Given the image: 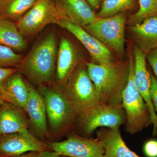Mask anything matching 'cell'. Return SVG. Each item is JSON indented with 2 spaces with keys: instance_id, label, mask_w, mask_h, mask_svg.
Here are the masks:
<instances>
[{
  "instance_id": "484cf974",
  "label": "cell",
  "mask_w": 157,
  "mask_h": 157,
  "mask_svg": "<svg viewBox=\"0 0 157 157\" xmlns=\"http://www.w3.org/2000/svg\"><path fill=\"white\" fill-rule=\"evenodd\" d=\"M146 59L154 73L157 80V48L146 54Z\"/></svg>"
},
{
  "instance_id": "2e32d148",
  "label": "cell",
  "mask_w": 157,
  "mask_h": 157,
  "mask_svg": "<svg viewBox=\"0 0 157 157\" xmlns=\"http://www.w3.org/2000/svg\"><path fill=\"white\" fill-rule=\"evenodd\" d=\"M0 94L6 103L25 110L29 94V83L18 70L6 78Z\"/></svg>"
},
{
  "instance_id": "ffe728a7",
  "label": "cell",
  "mask_w": 157,
  "mask_h": 157,
  "mask_svg": "<svg viewBox=\"0 0 157 157\" xmlns=\"http://www.w3.org/2000/svg\"><path fill=\"white\" fill-rule=\"evenodd\" d=\"M0 44L17 51L24 50L27 46L24 37L20 32L16 22L1 17Z\"/></svg>"
},
{
  "instance_id": "8992f818",
  "label": "cell",
  "mask_w": 157,
  "mask_h": 157,
  "mask_svg": "<svg viewBox=\"0 0 157 157\" xmlns=\"http://www.w3.org/2000/svg\"><path fill=\"white\" fill-rule=\"evenodd\" d=\"M127 15L122 12L111 17L99 18L83 28L105 46L118 54L124 52Z\"/></svg>"
},
{
  "instance_id": "3957f363",
  "label": "cell",
  "mask_w": 157,
  "mask_h": 157,
  "mask_svg": "<svg viewBox=\"0 0 157 157\" xmlns=\"http://www.w3.org/2000/svg\"><path fill=\"white\" fill-rule=\"evenodd\" d=\"M38 91L44 100L49 128L53 134L66 131L76 123L77 113L65 90L42 84Z\"/></svg>"
},
{
  "instance_id": "4316f807",
  "label": "cell",
  "mask_w": 157,
  "mask_h": 157,
  "mask_svg": "<svg viewBox=\"0 0 157 157\" xmlns=\"http://www.w3.org/2000/svg\"><path fill=\"white\" fill-rule=\"evenodd\" d=\"M151 78V95L153 104L157 115V80L154 75L150 72Z\"/></svg>"
},
{
  "instance_id": "e0dca14e",
  "label": "cell",
  "mask_w": 157,
  "mask_h": 157,
  "mask_svg": "<svg viewBox=\"0 0 157 157\" xmlns=\"http://www.w3.org/2000/svg\"><path fill=\"white\" fill-rule=\"evenodd\" d=\"M97 135L104 147V157H140L127 146L119 129H100Z\"/></svg>"
},
{
  "instance_id": "83f0119b",
  "label": "cell",
  "mask_w": 157,
  "mask_h": 157,
  "mask_svg": "<svg viewBox=\"0 0 157 157\" xmlns=\"http://www.w3.org/2000/svg\"><path fill=\"white\" fill-rule=\"evenodd\" d=\"M18 70L17 68H0V91L3 87V84L9 76Z\"/></svg>"
},
{
  "instance_id": "30bf717a",
  "label": "cell",
  "mask_w": 157,
  "mask_h": 157,
  "mask_svg": "<svg viewBox=\"0 0 157 157\" xmlns=\"http://www.w3.org/2000/svg\"><path fill=\"white\" fill-rule=\"evenodd\" d=\"M46 144L28 130L0 135V155L11 157L31 151H49Z\"/></svg>"
},
{
  "instance_id": "d6a6232c",
  "label": "cell",
  "mask_w": 157,
  "mask_h": 157,
  "mask_svg": "<svg viewBox=\"0 0 157 157\" xmlns=\"http://www.w3.org/2000/svg\"><path fill=\"white\" fill-rule=\"evenodd\" d=\"M0 157H9L8 156L4 155H0Z\"/></svg>"
},
{
  "instance_id": "52a82bcc",
  "label": "cell",
  "mask_w": 157,
  "mask_h": 157,
  "mask_svg": "<svg viewBox=\"0 0 157 157\" xmlns=\"http://www.w3.org/2000/svg\"><path fill=\"white\" fill-rule=\"evenodd\" d=\"M65 91L77 114L100 103L86 66L76 68L65 85Z\"/></svg>"
},
{
  "instance_id": "5bb4252c",
  "label": "cell",
  "mask_w": 157,
  "mask_h": 157,
  "mask_svg": "<svg viewBox=\"0 0 157 157\" xmlns=\"http://www.w3.org/2000/svg\"><path fill=\"white\" fill-rule=\"evenodd\" d=\"M29 97L25 111L28 113L31 126L40 138L48 136L47 114L45 103L40 93L29 84Z\"/></svg>"
},
{
  "instance_id": "836d02e7",
  "label": "cell",
  "mask_w": 157,
  "mask_h": 157,
  "mask_svg": "<svg viewBox=\"0 0 157 157\" xmlns=\"http://www.w3.org/2000/svg\"><path fill=\"white\" fill-rule=\"evenodd\" d=\"M1 1H2V0H0V2H1Z\"/></svg>"
},
{
  "instance_id": "f1b7e54d",
  "label": "cell",
  "mask_w": 157,
  "mask_h": 157,
  "mask_svg": "<svg viewBox=\"0 0 157 157\" xmlns=\"http://www.w3.org/2000/svg\"><path fill=\"white\" fill-rule=\"evenodd\" d=\"M39 157H65L61 155L54 151H46L42 152L40 153Z\"/></svg>"
},
{
  "instance_id": "6da1fadb",
  "label": "cell",
  "mask_w": 157,
  "mask_h": 157,
  "mask_svg": "<svg viewBox=\"0 0 157 157\" xmlns=\"http://www.w3.org/2000/svg\"><path fill=\"white\" fill-rule=\"evenodd\" d=\"M57 53L56 35L52 32L36 42L17 70L36 85L50 82L56 73Z\"/></svg>"
},
{
  "instance_id": "4fadbf2b",
  "label": "cell",
  "mask_w": 157,
  "mask_h": 157,
  "mask_svg": "<svg viewBox=\"0 0 157 157\" xmlns=\"http://www.w3.org/2000/svg\"><path fill=\"white\" fill-rule=\"evenodd\" d=\"M62 18L83 28L98 18L92 8L86 0H56Z\"/></svg>"
},
{
  "instance_id": "f546056e",
  "label": "cell",
  "mask_w": 157,
  "mask_h": 157,
  "mask_svg": "<svg viewBox=\"0 0 157 157\" xmlns=\"http://www.w3.org/2000/svg\"><path fill=\"white\" fill-rule=\"evenodd\" d=\"M40 152L36 151H31L25 153L23 154L9 157H39Z\"/></svg>"
},
{
  "instance_id": "cb8c5ba5",
  "label": "cell",
  "mask_w": 157,
  "mask_h": 157,
  "mask_svg": "<svg viewBox=\"0 0 157 157\" xmlns=\"http://www.w3.org/2000/svg\"><path fill=\"white\" fill-rule=\"evenodd\" d=\"M22 59L11 48L0 44V68L17 69Z\"/></svg>"
},
{
  "instance_id": "277c9868",
  "label": "cell",
  "mask_w": 157,
  "mask_h": 157,
  "mask_svg": "<svg viewBox=\"0 0 157 157\" xmlns=\"http://www.w3.org/2000/svg\"><path fill=\"white\" fill-rule=\"evenodd\" d=\"M122 98V106L126 114V132L133 135L151 125L148 107L134 81V59L129 61L128 81Z\"/></svg>"
},
{
  "instance_id": "7c38bea8",
  "label": "cell",
  "mask_w": 157,
  "mask_h": 157,
  "mask_svg": "<svg viewBox=\"0 0 157 157\" xmlns=\"http://www.w3.org/2000/svg\"><path fill=\"white\" fill-rule=\"evenodd\" d=\"M58 25L69 31L81 42L95 63L105 66L115 64L112 54L107 46L89 34L83 28L63 18L60 20Z\"/></svg>"
},
{
  "instance_id": "ac0fdd59",
  "label": "cell",
  "mask_w": 157,
  "mask_h": 157,
  "mask_svg": "<svg viewBox=\"0 0 157 157\" xmlns=\"http://www.w3.org/2000/svg\"><path fill=\"white\" fill-rule=\"evenodd\" d=\"M137 46L145 53L157 48V16L148 17L130 27Z\"/></svg>"
},
{
  "instance_id": "8fae6325",
  "label": "cell",
  "mask_w": 157,
  "mask_h": 157,
  "mask_svg": "<svg viewBox=\"0 0 157 157\" xmlns=\"http://www.w3.org/2000/svg\"><path fill=\"white\" fill-rule=\"evenodd\" d=\"M134 81L135 85L148 107L151 123L153 127L152 135L157 136V115L151 95L150 72L146 66V54L137 46L134 48Z\"/></svg>"
},
{
  "instance_id": "9a60e30c",
  "label": "cell",
  "mask_w": 157,
  "mask_h": 157,
  "mask_svg": "<svg viewBox=\"0 0 157 157\" xmlns=\"http://www.w3.org/2000/svg\"><path fill=\"white\" fill-rule=\"evenodd\" d=\"M79 60L78 52L73 43L67 38H62L58 49L56 61V76L59 84L65 86Z\"/></svg>"
},
{
  "instance_id": "7a4b0ae2",
  "label": "cell",
  "mask_w": 157,
  "mask_h": 157,
  "mask_svg": "<svg viewBox=\"0 0 157 157\" xmlns=\"http://www.w3.org/2000/svg\"><path fill=\"white\" fill-rule=\"evenodd\" d=\"M88 73L94 82L101 104L122 106V96L128 81L129 63L105 66L86 63Z\"/></svg>"
},
{
  "instance_id": "1f68e13d",
  "label": "cell",
  "mask_w": 157,
  "mask_h": 157,
  "mask_svg": "<svg viewBox=\"0 0 157 157\" xmlns=\"http://www.w3.org/2000/svg\"><path fill=\"white\" fill-rule=\"evenodd\" d=\"M6 103V102L3 100L2 96H1V94H0V105H3V104H5Z\"/></svg>"
},
{
  "instance_id": "5b68a950",
  "label": "cell",
  "mask_w": 157,
  "mask_h": 157,
  "mask_svg": "<svg viewBox=\"0 0 157 157\" xmlns=\"http://www.w3.org/2000/svg\"><path fill=\"white\" fill-rule=\"evenodd\" d=\"M125 120L122 106L100 103L78 114L76 123L78 131L87 136L100 128L119 129Z\"/></svg>"
},
{
  "instance_id": "44dd1931",
  "label": "cell",
  "mask_w": 157,
  "mask_h": 157,
  "mask_svg": "<svg viewBox=\"0 0 157 157\" xmlns=\"http://www.w3.org/2000/svg\"><path fill=\"white\" fill-rule=\"evenodd\" d=\"M38 1L2 0L0 2V17L17 22Z\"/></svg>"
},
{
  "instance_id": "ba28073f",
  "label": "cell",
  "mask_w": 157,
  "mask_h": 157,
  "mask_svg": "<svg viewBox=\"0 0 157 157\" xmlns=\"http://www.w3.org/2000/svg\"><path fill=\"white\" fill-rule=\"evenodd\" d=\"M61 18L55 1L38 0L16 24L24 37L32 38L48 25H58Z\"/></svg>"
},
{
  "instance_id": "4dcf8cb0",
  "label": "cell",
  "mask_w": 157,
  "mask_h": 157,
  "mask_svg": "<svg viewBox=\"0 0 157 157\" xmlns=\"http://www.w3.org/2000/svg\"><path fill=\"white\" fill-rule=\"evenodd\" d=\"M93 10H97L100 7L101 0H86Z\"/></svg>"
},
{
  "instance_id": "d4e9b609",
  "label": "cell",
  "mask_w": 157,
  "mask_h": 157,
  "mask_svg": "<svg viewBox=\"0 0 157 157\" xmlns=\"http://www.w3.org/2000/svg\"><path fill=\"white\" fill-rule=\"evenodd\" d=\"M143 149L147 157H157V140H147L144 144Z\"/></svg>"
},
{
  "instance_id": "603a6c76",
  "label": "cell",
  "mask_w": 157,
  "mask_h": 157,
  "mask_svg": "<svg viewBox=\"0 0 157 157\" xmlns=\"http://www.w3.org/2000/svg\"><path fill=\"white\" fill-rule=\"evenodd\" d=\"M139 9L130 16L128 22L132 25L140 23L146 18L157 16V0H138Z\"/></svg>"
},
{
  "instance_id": "d6986e66",
  "label": "cell",
  "mask_w": 157,
  "mask_h": 157,
  "mask_svg": "<svg viewBox=\"0 0 157 157\" xmlns=\"http://www.w3.org/2000/svg\"><path fill=\"white\" fill-rule=\"evenodd\" d=\"M0 107V135L28 130V121L21 109L9 103Z\"/></svg>"
},
{
  "instance_id": "7402d4cb",
  "label": "cell",
  "mask_w": 157,
  "mask_h": 157,
  "mask_svg": "<svg viewBox=\"0 0 157 157\" xmlns=\"http://www.w3.org/2000/svg\"><path fill=\"white\" fill-rule=\"evenodd\" d=\"M134 3L135 0H104L97 16L99 18H104L125 12L133 8Z\"/></svg>"
},
{
  "instance_id": "9c48e42d",
  "label": "cell",
  "mask_w": 157,
  "mask_h": 157,
  "mask_svg": "<svg viewBox=\"0 0 157 157\" xmlns=\"http://www.w3.org/2000/svg\"><path fill=\"white\" fill-rule=\"evenodd\" d=\"M48 144L52 151L64 157H104V147L98 138L90 139L72 134L66 140Z\"/></svg>"
}]
</instances>
